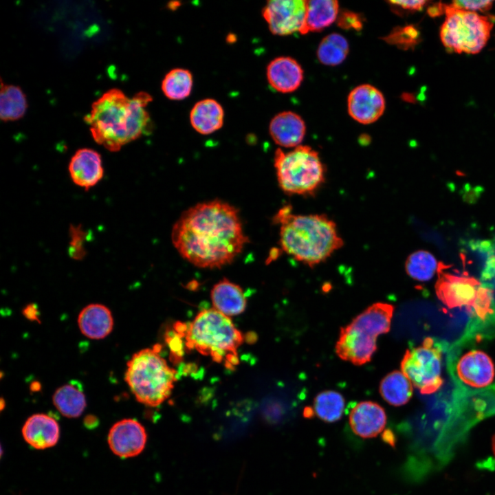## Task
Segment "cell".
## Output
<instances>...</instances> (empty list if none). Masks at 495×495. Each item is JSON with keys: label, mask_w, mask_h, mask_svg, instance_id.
Masks as SVG:
<instances>
[{"label": "cell", "mask_w": 495, "mask_h": 495, "mask_svg": "<svg viewBox=\"0 0 495 495\" xmlns=\"http://www.w3.org/2000/svg\"><path fill=\"white\" fill-rule=\"evenodd\" d=\"M172 243L182 257L201 268L230 264L248 242L238 210L219 199L187 209L173 226Z\"/></svg>", "instance_id": "cell-1"}, {"label": "cell", "mask_w": 495, "mask_h": 495, "mask_svg": "<svg viewBox=\"0 0 495 495\" xmlns=\"http://www.w3.org/2000/svg\"><path fill=\"white\" fill-rule=\"evenodd\" d=\"M152 100V96L144 91L129 98L120 89L113 88L94 102L84 120L98 144L116 152L151 132L152 121L146 107Z\"/></svg>", "instance_id": "cell-2"}, {"label": "cell", "mask_w": 495, "mask_h": 495, "mask_svg": "<svg viewBox=\"0 0 495 495\" xmlns=\"http://www.w3.org/2000/svg\"><path fill=\"white\" fill-rule=\"evenodd\" d=\"M292 206L281 208L273 221L280 227L282 250L313 267L324 262L344 245L337 225L324 214H297Z\"/></svg>", "instance_id": "cell-3"}, {"label": "cell", "mask_w": 495, "mask_h": 495, "mask_svg": "<svg viewBox=\"0 0 495 495\" xmlns=\"http://www.w3.org/2000/svg\"><path fill=\"white\" fill-rule=\"evenodd\" d=\"M175 331L183 336L186 346L234 369L239 364L238 349L244 336L230 317L214 308L199 311L188 324L175 326Z\"/></svg>", "instance_id": "cell-4"}, {"label": "cell", "mask_w": 495, "mask_h": 495, "mask_svg": "<svg viewBox=\"0 0 495 495\" xmlns=\"http://www.w3.org/2000/svg\"><path fill=\"white\" fill-rule=\"evenodd\" d=\"M126 366L124 379L138 402L157 407L170 396L177 371L160 355V346L136 352Z\"/></svg>", "instance_id": "cell-5"}, {"label": "cell", "mask_w": 495, "mask_h": 495, "mask_svg": "<svg viewBox=\"0 0 495 495\" xmlns=\"http://www.w3.org/2000/svg\"><path fill=\"white\" fill-rule=\"evenodd\" d=\"M394 307L377 302L356 316L340 330L336 352L342 360L356 365L369 362L376 351L377 337L390 330Z\"/></svg>", "instance_id": "cell-6"}, {"label": "cell", "mask_w": 495, "mask_h": 495, "mask_svg": "<svg viewBox=\"0 0 495 495\" xmlns=\"http://www.w3.org/2000/svg\"><path fill=\"white\" fill-rule=\"evenodd\" d=\"M274 162L279 187L287 195L312 196L325 182V166L309 146L301 144L287 152L277 148Z\"/></svg>", "instance_id": "cell-7"}, {"label": "cell", "mask_w": 495, "mask_h": 495, "mask_svg": "<svg viewBox=\"0 0 495 495\" xmlns=\"http://www.w3.org/2000/svg\"><path fill=\"white\" fill-rule=\"evenodd\" d=\"M446 20L440 30L441 42L450 52L474 54L487 43L494 25L491 18L444 4Z\"/></svg>", "instance_id": "cell-8"}, {"label": "cell", "mask_w": 495, "mask_h": 495, "mask_svg": "<svg viewBox=\"0 0 495 495\" xmlns=\"http://www.w3.org/2000/svg\"><path fill=\"white\" fill-rule=\"evenodd\" d=\"M436 294L448 308L465 307L480 318L492 313V292L474 277L444 272L440 267Z\"/></svg>", "instance_id": "cell-9"}, {"label": "cell", "mask_w": 495, "mask_h": 495, "mask_svg": "<svg viewBox=\"0 0 495 495\" xmlns=\"http://www.w3.org/2000/svg\"><path fill=\"white\" fill-rule=\"evenodd\" d=\"M401 368L421 394L433 393L443 384L441 351L431 338H426L421 345L406 351Z\"/></svg>", "instance_id": "cell-10"}, {"label": "cell", "mask_w": 495, "mask_h": 495, "mask_svg": "<svg viewBox=\"0 0 495 495\" xmlns=\"http://www.w3.org/2000/svg\"><path fill=\"white\" fill-rule=\"evenodd\" d=\"M305 13V0H271L262 10L270 31L279 36L300 33L304 26Z\"/></svg>", "instance_id": "cell-11"}, {"label": "cell", "mask_w": 495, "mask_h": 495, "mask_svg": "<svg viewBox=\"0 0 495 495\" xmlns=\"http://www.w3.org/2000/svg\"><path fill=\"white\" fill-rule=\"evenodd\" d=\"M146 440L144 427L133 419H124L114 424L107 437L111 450L122 459L140 454L144 449Z\"/></svg>", "instance_id": "cell-12"}, {"label": "cell", "mask_w": 495, "mask_h": 495, "mask_svg": "<svg viewBox=\"0 0 495 495\" xmlns=\"http://www.w3.org/2000/svg\"><path fill=\"white\" fill-rule=\"evenodd\" d=\"M386 101L383 94L375 87L362 84L353 88L347 98V110L356 122L369 124L384 113Z\"/></svg>", "instance_id": "cell-13"}, {"label": "cell", "mask_w": 495, "mask_h": 495, "mask_svg": "<svg viewBox=\"0 0 495 495\" xmlns=\"http://www.w3.org/2000/svg\"><path fill=\"white\" fill-rule=\"evenodd\" d=\"M456 373L465 384L478 388L487 386L493 382L495 371L494 363L487 353L473 350L459 359Z\"/></svg>", "instance_id": "cell-14"}, {"label": "cell", "mask_w": 495, "mask_h": 495, "mask_svg": "<svg viewBox=\"0 0 495 495\" xmlns=\"http://www.w3.org/2000/svg\"><path fill=\"white\" fill-rule=\"evenodd\" d=\"M68 168L73 182L85 190L96 185L104 175L100 153L88 148L76 151L71 158Z\"/></svg>", "instance_id": "cell-15"}, {"label": "cell", "mask_w": 495, "mask_h": 495, "mask_svg": "<svg viewBox=\"0 0 495 495\" xmlns=\"http://www.w3.org/2000/svg\"><path fill=\"white\" fill-rule=\"evenodd\" d=\"M386 423L384 409L371 401L358 403L349 414L352 431L364 439L373 438L383 431Z\"/></svg>", "instance_id": "cell-16"}, {"label": "cell", "mask_w": 495, "mask_h": 495, "mask_svg": "<svg viewBox=\"0 0 495 495\" xmlns=\"http://www.w3.org/2000/svg\"><path fill=\"white\" fill-rule=\"evenodd\" d=\"M266 76L271 87L278 92L287 94L296 91L300 86L304 72L294 58L279 56L267 65Z\"/></svg>", "instance_id": "cell-17"}, {"label": "cell", "mask_w": 495, "mask_h": 495, "mask_svg": "<svg viewBox=\"0 0 495 495\" xmlns=\"http://www.w3.org/2000/svg\"><path fill=\"white\" fill-rule=\"evenodd\" d=\"M269 131L276 144L282 147L294 148L301 145L306 133V125L298 114L285 111L271 120Z\"/></svg>", "instance_id": "cell-18"}, {"label": "cell", "mask_w": 495, "mask_h": 495, "mask_svg": "<svg viewBox=\"0 0 495 495\" xmlns=\"http://www.w3.org/2000/svg\"><path fill=\"white\" fill-rule=\"evenodd\" d=\"M25 441L32 448L43 450L55 446L60 436L58 424L48 415L34 414L28 418L22 428Z\"/></svg>", "instance_id": "cell-19"}, {"label": "cell", "mask_w": 495, "mask_h": 495, "mask_svg": "<svg viewBox=\"0 0 495 495\" xmlns=\"http://www.w3.org/2000/svg\"><path fill=\"white\" fill-rule=\"evenodd\" d=\"M210 298L212 308L228 317L239 315L246 309L247 300L242 288L226 278L213 286Z\"/></svg>", "instance_id": "cell-20"}, {"label": "cell", "mask_w": 495, "mask_h": 495, "mask_svg": "<svg viewBox=\"0 0 495 495\" xmlns=\"http://www.w3.org/2000/svg\"><path fill=\"white\" fill-rule=\"evenodd\" d=\"M78 324L85 336L100 340L111 332L113 318L111 311L106 306L98 303L90 304L80 312Z\"/></svg>", "instance_id": "cell-21"}, {"label": "cell", "mask_w": 495, "mask_h": 495, "mask_svg": "<svg viewBox=\"0 0 495 495\" xmlns=\"http://www.w3.org/2000/svg\"><path fill=\"white\" fill-rule=\"evenodd\" d=\"M223 119L222 106L212 98L199 100L190 113V122L192 128L203 135L212 133L221 128Z\"/></svg>", "instance_id": "cell-22"}, {"label": "cell", "mask_w": 495, "mask_h": 495, "mask_svg": "<svg viewBox=\"0 0 495 495\" xmlns=\"http://www.w3.org/2000/svg\"><path fill=\"white\" fill-rule=\"evenodd\" d=\"M339 12V3L337 1H306L305 20L300 33L305 34L321 31L336 21Z\"/></svg>", "instance_id": "cell-23"}, {"label": "cell", "mask_w": 495, "mask_h": 495, "mask_svg": "<svg viewBox=\"0 0 495 495\" xmlns=\"http://www.w3.org/2000/svg\"><path fill=\"white\" fill-rule=\"evenodd\" d=\"M380 393L389 404L400 406L406 404L412 397V383L402 373L395 371L382 380Z\"/></svg>", "instance_id": "cell-24"}, {"label": "cell", "mask_w": 495, "mask_h": 495, "mask_svg": "<svg viewBox=\"0 0 495 495\" xmlns=\"http://www.w3.org/2000/svg\"><path fill=\"white\" fill-rule=\"evenodd\" d=\"M52 401L56 409L68 418L79 417L86 407V399L82 390L72 383L56 389Z\"/></svg>", "instance_id": "cell-25"}, {"label": "cell", "mask_w": 495, "mask_h": 495, "mask_svg": "<svg viewBox=\"0 0 495 495\" xmlns=\"http://www.w3.org/2000/svg\"><path fill=\"white\" fill-rule=\"evenodd\" d=\"M26 97L22 89L13 85H5L1 80L0 92V118L5 122L22 118L27 109Z\"/></svg>", "instance_id": "cell-26"}, {"label": "cell", "mask_w": 495, "mask_h": 495, "mask_svg": "<svg viewBox=\"0 0 495 495\" xmlns=\"http://www.w3.org/2000/svg\"><path fill=\"white\" fill-rule=\"evenodd\" d=\"M349 45L346 38L338 33H331L322 38L317 50L318 60L327 66H336L346 58Z\"/></svg>", "instance_id": "cell-27"}, {"label": "cell", "mask_w": 495, "mask_h": 495, "mask_svg": "<svg viewBox=\"0 0 495 495\" xmlns=\"http://www.w3.org/2000/svg\"><path fill=\"white\" fill-rule=\"evenodd\" d=\"M193 85L190 72L183 68H175L169 71L162 82V90L166 98L180 100L187 98Z\"/></svg>", "instance_id": "cell-28"}, {"label": "cell", "mask_w": 495, "mask_h": 495, "mask_svg": "<svg viewBox=\"0 0 495 495\" xmlns=\"http://www.w3.org/2000/svg\"><path fill=\"white\" fill-rule=\"evenodd\" d=\"M440 265L435 257L426 250H418L410 254L405 263L407 274L418 281H428L439 270Z\"/></svg>", "instance_id": "cell-29"}, {"label": "cell", "mask_w": 495, "mask_h": 495, "mask_svg": "<svg viewBox=\"0 0 495 495\" xmlns=\"http://www.w3.org/2000/svg\"><path fill=\"white\" fill-rule=\"evenodd\" d=\"M344 406V399L340 393L333 390H325L315 397L314 412L322 421L333 423L341 418Z\"/></svg>", "instance_id": "cell-30"}, {"label": "cell", "mask_w": 495, "mask_h": 495, "mask_svg": "<svg viewBox=\"0 0 495 495\" xmlns=\"http://www.w3.org/2000/svg\"><path fill=\"white\" fill-rule=\"evenodd\" d=\"M419 32L412 25L404 27H397L384 37V41L391 45H397L404 50L412 48L418 44L419 40Z\"/></svg>", "instance_id": "cell-31"}, {"label": "cell", "mask_w": 495, "mask_h": 495, "mask_svg": "<svg viewBox=\"0 0 495 495\" xmlns=\"http://www.w3.org/2000/svg\"><path fill=\"white\" fill-rule=\"evenodd\" d=\"M69 236V254L70 256L76 260L82 258L86 254L85 243L88 233L82 229L81 226H71Z\"/></svg>", "instance_id": "cell-32"}, {"label": "cell", "mask_w": 495, "mask_h": 495, "mask_svg": "<svg viewBox=\"0 0 495 495\" xmlns=\"http://www.w3.org/2000/svg\"><path fill=\"white\" fill-rule=\"evenodd\" d=\"M336 21L338 25L344 30L359 31L363 27V20L361 16L350 10H342L340 12Z\"/></svg>", "instance_id": "cell-33"}, {"label": "cell", "mask_w": 495, "mask_h": 495, "mask_svg": "<svg viewBox=\"0 0 495 495\" xmlns=\"http://www.w3.org/2000/svg\"><path fill=\"white\" fill-rule=\"evenodd\" d=\"M493 3V1H454L450 5L456 8L476 12L489 10Z\"/></svg>", "instance_id": "cell-34"}, {"label": "cell", "mask_w": 495, "mask_h": 495, "mask_svg": "<svg viewBox=\"0 0 495 495\" xmlns=\"http://www.w3.org/2000/svg\"><path fill=\"white\" fill-rule=\"evenodd\" d=\"M392 6L399 7L404 10L417 11L421 10L424 6L428 3L427 1H388Z\"/></svg>", "instance_id": "cell-35"}, {"label": "cell", "mask_w": 495, "mask_h": 495, "mask_svg": "<svg viewBox=\"0 0 495 495\" xmlns=\"http://www.w3.org/2000/svg\"><path fill=\"white\" fill-rule=\"evenodd\" d=\"M23 314L30 320L39 321L38 311L34 304L27 305L23 310Z\"/></svg>", "instance_id": "cell-36"}, {"label": "cell", "mask_w": 495, "mask_h": 495, "mask_svg": "<svg viewBox=\"0 0 495 495\" xmlns=\"http://www.w3.org/2000/svg\"><path fill=\"white\" fill-rule=\"evenodd\" d=\"M443 12L445 13L444 4L441 3L431 6L428 8V14L432 17L441 15Z\"/></svg>", "instance_id": "cell-37"}, {"label": "cell", "mask_w": 495, "mask_h": 495, "mask_svg": "<svg viewBox=\"0 0 495 495\" xmlns=\"http://www.w3.org/2000/svg\"><path fill=\"white\" fill-rule=\"evenodd\" d=\"M383 439L385 442L388 443L389 444L393 446L395 443V439L394 435L392 434L391 431L386 430L384 432L382 436Z\"/></svg>", "instance_id": "cell-38"}, {"label": "cell", "mask_w": 495, "mask_h": 495, "mask_svg": "<svg viewBox=\"0 0 495 495\" xmlns=\"http://www.w3.org/2000/svg\"><path fill=\"white\" fill-rule=\"evenodd\" d=\"M402 99L409 103H415L416 102V98L410 93H403L402 94Z\"/></svg>", "instance_id": "cell-39"}, {"label": "cell", "mask_w": 495, "mask_h": 495, "mask_svg": "<svg viewBox=\"0 0 495 495\" xmlns=\"http://www.w3.org/2000/svg\"><path fill=\"white\" fill-rule=\"evenodd\" d=\"M94 424H97V419L93 416H87L85 419V424L87 428L93 427Z\"/></svg>", "instance_id": "cell-40"}, {"label": "cell", "mask_w": 495, "mask_h": 495, "mask_svg": "<svg viewBox=\"0 0 495 495\" xmlns=\"http://www.w3.org/2000/svg\"><path fill=\"white\" fill-rule=\"evenodd\" d=\"M180 4L181 3L178 1H172L169 2V3L168 4V7L170 10H175L180 6Z\"/></svg>", "instance_id": "cell-41"}, {"label": "cell", "mask_w": 495, "mask_h": 495, "mask_svg": "<svg viewBox=\"0 0 495 495\" xmlns=\"http://www.w3.org/2000/svg\"><path fill=\"white\" fill-rule=\"evenodd\" d=\"M492 450L495 456V435L493 437L492 439Z\"/></svg>", "instance_id": "cell-42"}]
</instances>
